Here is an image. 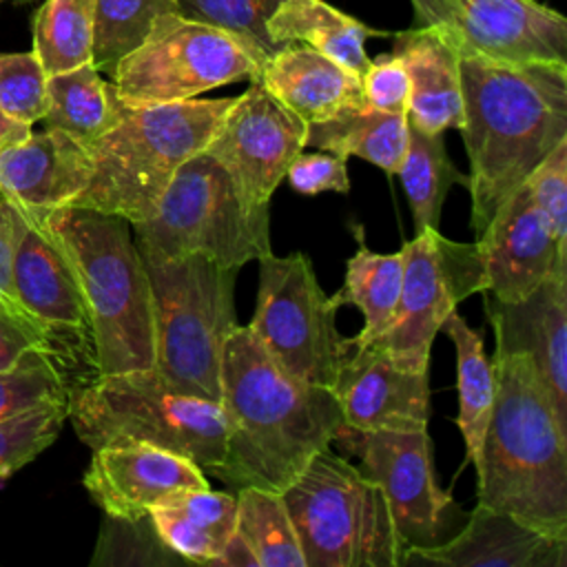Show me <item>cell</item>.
Segmentation results:
<instances>
[{
  "label": "cell",
  "mask_w": 567,
  "mask_h": 567,
  "mask_svg": "<svg viewBox=\"0 0 567 567\" xmlns=\"http://www.w3.org/2000/svg\"><path fill=\"white\" fill-rule=\"evenodd\" d=\"M219 405L226 454L208 474L233 492H284L343 423L332 390L290 377L248 326H235L224 343Z\"/></svg>",
  "instance_id": "cell-1"
},
{
  "label": "cell",
  "mask_w": 567,
  "mask_h": 567,
  "mask_svg": "<svg viewBox=\"0 0 567 567\" xmlns=\"http://www.w3.org/2000/svg\"><path fill=\"white\" fill-rule=\"evenodd\" d=\"M458 73L470 224L478 237L503 199L567 140V64L458 55Z\"/></svg>",
  "instance_id": "cell-2"
},
{
  "label": "cell",
  "mask_w": 567,
  "mask_h": 567,
  "mask_svg": "<svg viewBox=\"0 0 567 567\" xmlns=\"http://www.w3.org/2000/svg\"><path fill=\"white\" fill-rule=\"evenodd\" d=\"M494 403L476 472L478 503L567 540V427L525 354H498Z\"/></svg>",
  "instance_id": "cell-3"
},
{
  "label": "cell",
  "mask_w": 567,
  "mask_h": 567,
  "mask_svg": "<svg viewBox=\"0 0 567 567\" xmlns=\"http://www.w3.org/2000/svg\"><path fill=\"white\" fill-rule=\"evenodd\" d=\"M22 213L60 246L75 272L97 374L153 368V295L131 224L82 206Z\"/></svg>",
  "instance_id": "cell-4"
},
{
  "label": "cell",
  "mask_w": 567,
  "mask_h": 567,
  "mask_svg": "<svg viewBox=\"0 0 567 567\" xmlns=\"http://www.w3.org/2000/svg\"><path fill=\"white\" fill-rule=\"evenodd\" d=\"M235 97L179 100L126 106L102 137L91 142V177L71 206L148 219L175 171L202 153Z\"/></svg>",
  "instance_id": "cell-5"
},
{
  "label": "cell",
  "mask_w": 567,
  "mask_h": 567,
  "mask_svg": "<svg viewBox=\"0 0 567 567\" xmlns=\"http://www.w3.org/2000/svg\"><path fill=\"white\" fill-rule=\"evenodd\" d=\"M78 439L91 450L151 443L215 470L226 454V416L217 401L171 390L153 368L93 374L69 392Z\"/></svg>",
  "instance_id": "cell-6"
},
{
  "label": "cell",
  "mask_w": 567,
  "mask_h": 567,
  "mask_svg": "<svg viewBox=\"0 0 567 567\" xmlns=\"http://www.w3.org/2000/svg\"><path fill=\"white\" fill-rule=\"evenodd\" d=\"M140 257L153 295V370L171 390L219 403L221 350L237 326V270L204 255Z\"/></svg>",
  "instance_id": "cell-7"
},
{
  "label": "cell",
  "mask_w": 567,
  "mask_h": 567,
  "mask_svg": "<svg viewBox=\"0 0 567 567\" xmlns=\"http://www.w3.org/2000/svg\"><path fill=\"white\" fill-rule=\"evenodd\" d=\"M306 567H403L401 543L381 487L328 450L281 492Z\"/></svg>",
  "instance_id": "cell-8"
},
{
  "label": "cell",
  "mask_w": 567,
  "mask_h": 567,
  "mask_svg": "<svg viewBox=\"0 0 567 567\" xmlns=\"http://www.w3.org/2000/svg\"><path fill=\"white\" fill-rule=\"evenodd\" d=\"M270 206H248L226 168L206 153L186 159L155 213L131 224L140 255L173 259L204 255L239 270L270 250Z\"/></svg>",
  "instance_id": "cell-9"
},
{
  "label": "cell",
  "mask_w": 567,
  "mask_h": 567,
  "mask_svg": "<svg viewBox=\"0 0 567 567\" xmlns=\"http://www.w3.org/2000/svg\"><path fill=\"white\" fill-rule=\"evenodd\" d=\"M257 261L259 290L248 328L290 377L332 390L350 352L337 330L339 306L323 292L303 252H268Z\"/></svg>",
  "instance_id": "cell-10"
},
{
  "label": "cell",
  "mask_w": 567,
  "mask_h": 567,
  "mask_svg": "<svg viewBox=\"0 0 567 567\" xmlns=\"http://www.w3.org/2000/svg\"><path fill=\"white\" fill-rule=\"evenodd\" d=\"M259 75L255 55L210 24L164 13L140 47L113 69V86L126 106L190 100L221 84Z\"/></svg>",
  "instance_id": "cell-11"
},
{
  "label": "cell",
  "mask_w": 567,
  "mask_h": 567,
  "mask_svg": "<svg viewBox=\"0 0 567 567\" xmlns=\"http://www.w3.org/2000/svg\"><path fill=\"white\" fill-rule=\"evenodd\" d=\"M401 250L399 303L385 332L370 343L408 370H427L432 341L447 315L463 299L485 292L483 261L476 241L447 239L439 228L416 233Z\"/></svg>",
  "instance_id": "cell-12"
},
{
  "label": "cell",
  "mask_w": 567,
  "mask_h": 567,
  "mask_svg": "<svg viewBox=\"0 0 567 567\" xmlns=\"http://www.w3.org/2000/svg\"><path fill=\"white\" fill-rule=\"evenodd\" d=\"M332 441L381 487L405 551L445 540L458 509L436 485L427 430H354L341 423Z\"/></svg>",
  "instance_id": "cell-13"
},
{
  "label": "cell",
  "mask_w": 567,
  "mask_h": 567,
  "mask_svg": "<svg viewBox=\"0 0 567 567\" xmlns=\"http://www.w3.org/2000/svg\"><path fill=\"white\" fill-rule=\"evenodd\" d=\"M416 24L439 29L458 55L567 64V20L536 0H410Z\"/></svg>",
  "instance_id": "cell-14"
},
{
  "label": "cell",
  "mask_w": 567,
  "mask_h": 567,
  "mask_svg": "<svg viewBox=\"0 0 567 567\" xmlns=\"http://www.w3.org/2000/svg\"><path fill=\"white\" fill-rule=\"evenodd\" d=\"M306 148V122L259 82L237 95L202 153L217 159L248 206H270L290 162Z\"/></svg>",
  "instance_id": "cell-15"
},
{
  "label": "cell",
  "mask_w": 567,
  "mask_h": 567,
  "mask_svg": "<svg viewBox=\"0 0 567 567\" xmlns=\"http://www.w3.org/2000/svg\"><path fill=\"white\" fill-rule=\"evenodd\" d=\"M11 284L20 306L38 319L75 361L93 374V339L86 303L60 246L20 208L11 250Z\"/></svg>",
  "instance_id": "cell-16"
},
{
  "label": "cell",
  "mask_w": 567,
  "mask_h": 567,
  "mask_svg": "<svg viewBox=\"0 0 567 567\" xmlns=\"http://www.w3.org/2000/svg\"><path fill=\"white\" fill-rule=\"evenodd\" d=\"M91 452L84 487L111 518L140 520L184 489L210 487L206 472L190 458L151 443H115Z\"/></svg>",
  "instance_id": "cell-17"
},
{
  "label": "cell",
  "mask_w": 567,
  "mask_h": 567,
  "mask_svg": "<svg viewBox=\"0 0 567 567\" xmlns=\"http://www.w3.org/2000/svg\"><path fill=\"white\" fill-rule=\"evenodd\" d=\"M332 394L348 427L427 430V370H408L372 343L350 348L339 368Z\"/></svg>",
  "instance_id": "cell-18"
},
{
  "label": "cell",
  "mask_w": 567,
  "mask_h": 567,
  "mask_svg": "<svg viewBox=\"0 0 567 567\" xmlns=\"http://www.w3.org/2000/svg\"><path fill=\"white\" fill-rule=\"evenodd\" d=\"M476 248L489 299L512 303L538 288L558 266L567 264V246H558L540 219L525 184L496 208Z\"/></svg>",
  "instance_id": "cell-19"
},
{
  "label": "cell",
  "mask_w": 567,
  "mask_h": 567,
  "mask_svg": "<svg viewBox=\"0 0 567 567\" xmlns=\"http://www.w3.org/2000/svg\"><path fill=\"white\" fill-rule=\"evenodd\" d=\"M485 312L494 330V352L532 359L558 421L567 427V264L518 301L487 299Z\"/></svg>",
  "instance_id": "cell-20"
},
{
  "label": "cell",
  "mask_w": 567,
  "mask_h": 567,
  "mask_svg": "<svg viewBox=\"0 0 567 567\" xmlns=\"http://www.w3.org/2000/svg\"><path fill=\"white\" fill-rule=\"evenodd\" d=\"M405 565L445 567H565L567 540H556L538 529L476 503L467 523L432 547H412Z\"/></svg>",
  "instance_id": "cell-21"
},
{
  "label": "cell",
  "mask_w": 567,
  "mask_h": 567,
  "mask_svg": "<svg viewBox=\"0 0 567 567\" xmlns=\"http://www.w3.org/2000/svg\"><path fill=\"white\" fill-rule=\"evenodd\" d=\"M89 177V148L58 128L31 131L0 151V197L22 210L71 206Z\"/></svg>",
  "instance_id": "cell-22"
},
{
  "label": "cell",
  "mask_w": 567,
  "mask_h": 567,
  "mask_svg": "<svg viewBox=\"0 0 567 567\" xmlns=\"http://www.w3.org/2000/svg\"><path fill=\"white\" fill-rule=\"evenodd\" d=\"M255 82L306 124L365 106L357 73L297 42L272 53L261 64Z\"/></svg>",
  "instance_id": "cell-23"
},
{
  "label": "cell",
  "mask_w": 567,
  "mask_h": 567,
  "mask_svg": "<svg viewBox=\"0 0 567 567\" xmlns=\"http://www.w3.org/2000/svg\"><path fill=\"white\" fill-rule=\"evenodd\" d=\"M392 53L401 58L410 78L408 122L425 133L461 128L458 53L447 38L430 24H416L396 33Z\"/></svg>",
  "instance_id": "cell-24"
},
{
  "label": "cell",
  "mask_w": 567,
  "mask_h": 567,
  "mask_svg": "<svg viewBox=\"0 0 567 567\" xmlns=\"http://www.w3.org/2000/svg\"><path fill=\"white\" fill-rule=\"evenodd\" d=\"M148 516L166 549L199 565H215L235 534L237 494L184 489L153 505Z\"/></svg>",
  "instance_id": "cell-25"
},
{
  "label": "cell",
  "mask_w": 567,
  "mask_h": 567,
  "mask_svg": "<svg viewBox=\"0 0 567 567\" xmlns=\"http://www.w3.org/2000/svg\"><path fill=\"white\" fill-rule=\"evenodd\" d=\"M266 27L275 42L306 44L343 64L359 78L370 64L365 38L374 31L323 0H284L268 18Z\"/></svg>",
  "instance_id": "cell-26"
},
{
  "label": "cell",
  "mask_w": 567,
  "mask_h": 567,
  "mask_svg": "<svg viewBox=\"0 0 567 567\" xmlns=\"http://www.w3.org/2000/svg\"><path fill=\"white\" fill-rule=\"evenodd\" d=\"M126 104L93 62L47 75L44 128H58L84 146L117 124Z\"/></svg>",
  "instance_id": "cell-27"
},
{
  "label": "cell",
  "mask_w": 567,
  "mask_h": 567,
  "mask_svg": "<svg viewBox=\"0 0 567 567\" xmlns=\"http://www.w3.org/2000/svg\"><path fill=\"white\" fill-rule=\"evenodd\" d=\"M306 146L361 157L396 175L408 148V115L370 106L350 109L323 122L306 124Z\"/></svg>",
  "instance_id": "cell-28"
},
{
  "label": "cell",
  "mask_w": 567,
  "mask_h": 567,
  "mask_svg": "<svg viewBox=\"0 0 567 567\" xmlns=\"http://www.w3.org/2000/svg\"><path fill=\"white\" fill-rule=\"evenodd\" d=\"M359 248L346 264L343 288L332 295V301L341 306H354L363 315V328L357 337L348 339L350 348H361L374 341L390 326L403 279V250L396 252H372L363 241V228H352Z\"/></svg>",
  "instance_id": "cell-29"
},
{
  "label": "cell",
  "mask_w": 567,
  "mask_h": 567,
  "mask_svg": "<svg viewBox=\"0 0 567 567\" xmlns=\"http://www.w3.org/2000/svg\"><path fill=\"white\" fill-rule=\"evenodd\" d=\"M441 330L452 339L456 350V392L458 414L456 425L465 441L467 461L478 463L487 423L494 403V368L485 357L481 334L467 326V321L454 310L443 321Z\"/></svg>",
  "instance_id": "cell-30"
},
{
  "label": "cell",
  "mask_w": 567,
  "mask_h": 567,
  "mask_svg": "<svg viewBox=\"0 0 567 567\" xmlns=\"http://www.w3.org/2000/svg\"><path fill=\"white\" fill-rule=\"evenodd\" d=\"M396 175L408 193L416 233L439 228L445 195L454 184L467 188V175H463L447 157L443 133H425L410 122L408 148Z\"/></svg>",
  "instance_id": "cell-31"
},
{
  "label": "cell",
  "mask_w": 567,
  "mask_h": 567,
  "mask_svg": "<svg viewBox=\"0 0 567 567\" xmlns=\"http://www.w3.org/2000/svg\"><path fill=\"white\" fill-rule=\"evenodd\" d=\"M235 494V534L244 540L257 567H306L281 492L246 485Z\"/></svg>",
  "instance_id": "cell-32"
},
{
  "label": "cell",
  "mask_w": 567,
  "mask_h": 567,
  "mask_svg": "<svg viewBox=\"0 0 567 567\" xmlns=\"http://www.w3.org/2000/svg\"><path fill=\"white\" fill-rule=\"evenodd\" d=\"M33 53L47 75L93 58V0H44L33 18Z\"/></svg>",
  "instance_id": "cell-33"
},
{
  "label": "cell",
  "mask_w": 567,
  "mask_h": 567,
  "mask_svg": "<svg viewBox=\"0 0 567 567\" xmlns=\"http://www.w3.org/2000/svg\"><path fill=\"white\" fill-rule=\"evenodd\" d=\"M164 13H177L175 0H93V66L111 75Z\"/></svg>",
  "instance_id": "cell-34"
},
{
  "label": "cell",
  "mask_w": 567,
  "mask_h": 567,
  "mask_svg": "<svg viewBox=\"0 0 567 567\" xmlns=\"http://www.w3.org/2000/svg\"><path fill=\"white\" fill-rule=\"evenodd\" d=\"M284 0H175L177 13L226 31L239 40L261 64L277 53L284 44L275 42L268 33V18Z\"/></svg>",
  "instance_id": "cell-35"
},
{
  "label": "cell",
  "mask_w": 567,
  "mask_h": 567,
  "mask_svg": "<svg viewBox=\"0 0 567 567\" xmlns=\"http://www.w3.org/2000/svg\"><path fill=\"white\" fill-rule=\"evenodd\" d=\"M73 379L53 357H35L0 372V423L42 405L69 403Z\"/></svg>",
  "instance_id": "cell-36"
},
{
  "label": "cell",
  "mask_w": 567,
  "mask_h": 567,
  "mask_svg": "<svg viewBox=\"0 0 567 567\" xmlns=\"http://www.w3.org/2000/svg\"><path fill=\"white\" fill-rule=\"evenodd\" d=\"M69 403L42 405L0 423V481L44 452L60 434Z\"/></svg>",
  "instance_id": "cell-37"
},
{
  "label": "cell",
  "mask_w": 567,
  "mask_h": 567,
  "mask_svg": "<svg viewBox=\"0 0 567 567\" xmlns=\"http://www.w3.org/2000/svg\"><path fill=\"white\" fill-rule=\"evenodd\" d=\"M0 109L33 126L47 113V73L35 53H0Z\"/></svg>",
  "instance_id": "cell-38"
},
{
  "label": "cell",
  "mask_w": 567,
  "mask_h": 567,
  "mask_svg": "<svg viewBox=\"0 0 567 567\" xmlns=\"http://www.w3.org/2000/svg\"><path fill=\"white\" fill-rule=\"evenodd\" d=\"M35 357H53L71 374L73 385L80 381L73 372L75 361L38 319L0 306V372L13 370Z\"/></svg>",
  "instance_id": "cell-39"
},
{
  "label": "cell",
  "mask_w": 567,
  "mask_h": 567,
  "mask_svg": "<svg viewBox=\"0 0 567 567\" xmlns=\"http://www.w3.org/2000/svg\"><path fill=\"white\" fill-rule=\"evenodd\" d=\"M523 184L554 241L567 246V140L558 142Z\"/></svg>",
  "instance_id": "cell-40"
},
{
  "label": "cell",
  "mask_w": 567,
  "mask_h": 567,
  "mask_svg": "<svg viewBox=\"0 0 567 567\" xmlns=\"http://www.w3.org/2000/svg\"><path fill=\"white\" fill-rule=\"evenodd\" d=\"M361 91L365 106L408 115L410 78L399 55L390 53L370 60L365 73L361 75Z\"/></svg>",
  "instance_id": "cell-41"
},
{
  "label": "cell",
  "mask_w": 567,
  "mask_h": 567,
  "mask_svg": "<svg viewBox=\"0 0 567 567\" xmlns=\"http://www.w3.org/2000/svg\"><path fill=\"white\" fill-rule=\"evenodd\" d=\"M346 159L348 157L330 151H319V153L301 151L290 162L286 177L290 186L301 195H319L323 190L348 193L350 177H348Z\"/></svg>",
  "instance_id": "cell-42"
},
{
  "label": "cell",
  "mask_w": 567,
  "mask_h": 567,
  "mask_svg": "<svg viewBox=\"0 0 567 567\" xmlns=\"http://www.w3.org/2000/svg\"><path fill=\"white\" fill-rule=\"evenodd\" d=\"M13 230H16V206L0 197V306L29 315L11 284V250H13ZM31 317V315H29Z\"/></svg>",
  "instance_id": "cell-43"
},
{
  "label": "cell",
  "mask_w": 567,
  "mask_h": 567,
  "mask_svg": "<svg viewBox=\"0 0 567 567\" xmlns=\"http://www.w3.org/2000/svg\"><path fill=\"white\" fill-rule=\"evenodd\" d=\"M31 133L29 124L16 122L13 117H9L2 109H0V151L18 140H24Z\"/></svg>",
  "instance_id": "cell-44"
},
{
  "label": "cell",
  "mask_w": 567,
  "mask_h": 567,
  "mask_svg": "<svg viewBox=\"0 0 567 567\" xmlns=\"http://www.w3.org/2000/svg\"><path fill=\"white\" fill-rule=\"evenodd\" d=\"M0 2H2V0H0Z\"/></svg>",
  "instance_id": "cell-45"
}]
</instances>
